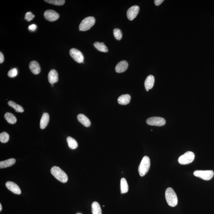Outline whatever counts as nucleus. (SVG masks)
Returning <instances> with one entry per match:
<instances>
[{"instance_id":"obj_18","label":"nucleus","mask_w":214,"mask_h":214,"mask_svg":"<svg viewBox=\"0 0 214 214\" xmlns=\"http://www.w3.org/2000/svg\"><path fill=\"white\" fill-rule=\"evenodd\" d=\"M131 97L129 94L122 95L118 98L117 101L119 104L122 105H127L130 101Z\"/></svg>"},{"instance_id":"obj_30","label":"nucleus","mask_w":214,"mask_h":214,"mask_svg":"<svg viewBox=\"0 0 214 214\" xmlns=\"http://www.w3.org/2000/svg\"><path fill=\"white\" fill-rule=\"evenodd\" d=\"M35 15L31 12H29L25 14V19L29 21L32 20L34 18Z\"/></svg>"},{"instance_id":"obj_24","label":"nucleus","mask_w":214,"mask_h":214,"mask_svg":"<svg viewBox=\"0 0 214 214\" xmlns=\"http://www.w3.org/2000/svg\"><path fill=\"white\" fill-rule=\"evenodd\" d=\"M68 146L72 149H75L78 147V144L77 141L73 138L68 136L67 138Z\"/></svg>"},{"instance_id":"obj_14","label":"nucleus","mask_w":214,"mask_h":214,"mask_svg":"<svg viewBox=\"0 0 214 214\" xmlns=\"http://www.w3.org/2000/svg\"><path fill=\"white\" fill-rule=\"evenodd\" d=\"M29 69L33 74L38 75L41 72V68L39 64L35 61H31L29 65Z\"/></svg>"},{"instance_id":"obj_16","label":"nucleus","mask_w":214,"mask_h":214,"mask_svg":"<svg viewBox=\"0 0 214 214\" xmlns=\"http://www.w3.org/2000/svg\"><path fill=\"white\" fill-rule=\"evenodd\" d=\"M155 83V78L152 75H149L147 77L144 83L146 89H151L153 87Z\"/></svg>"},{"instance_id":"obj_34","label":"nucleus","mask_w":214,"mask_h":214,"mask_svg":"<svg viewBox=\"0 0 214 214\" xmlns=\"http://www.w3.org/2000/svg\"><path fill=\"white\" fill-rule=\"evenodd\" d=\"M2 205H1V203L0 204V211H2Z\"/></svg>"},{"instance_id":"obj_12","label":"nucleus","mask_w":214,"mask_h":214,"mask_svg":"<svg viewBox=\"0 0 214 214\" xmlns=\"http://www.w3.org/2000/svg\"><path fill=\"white\" fill-rule=\"evenodd\" d=\"M48 79L50 84H54L58 81V75L57 71L52 69L48 75Z\"/></svg>"},{"instance_id":"obj_37","label":"nucleus","mask_w":214,"mask_h":214,"mask_svg":"<svg viewBox=\"0 0 214 214\" xmlns=\"http://www.w3.org/2000/svg\"></svg>"},{"instance_id":"obj_6","label":"nucleus","mask_w":214,"mask_h":214,"mask_svg":"<svg viewBox=\"0 0 214 214\" xmlns=\"http://www.w3.org/2000/svg\"><path fill=\"white\" fill-rule=\"evenodd\" d=\"M195 176L205 180H209L214 176V172L212 170L195 171L194 172Z\"/></svg>"},{"instance_id":"obj_33","label":"nucleus","mask_w":214,"mask_h":214,"mask_svg":"<svg viewBox=\"0 0 214 214\" xmlns=\"http://www.w3.org/2000/svg\"><path fill=\"white\" fill-rule=\"evenodd\" d=\"M4 57L3 54L1 52L0 53V63L2 64L4 62Z\"/></svg>"},{"instance_id":"obj_17","label":"nucleus","mask_w":214,"mask_h":214,"mask_svg":"<svg viewBox=\"0 0 214 214\" xmlns=\"http://www.w3.org/2000/svg\"><path fill=\"white\" fill-rule=\"evenodd\" d=\"M77 119L83 125L86 127H89L91 125L90 121L89 118L83 114H79L77 116Z\"/></svg>"},{"instance_id":"obj_28","label":"nucleus","mask_w":214,"mask_h":214,"mask_svg":"<svg viewBox=\"0 0 214 214\" xmlns=\"http://www.w3.org/2000/svg\"><path fill=\"white\" fill-rule=\"evenodd\" d=\"M113 35L115 38L117 40H120L122 37V34L120 29L116 28L113 30Z\"/></svg>"},{"instance_id":"obj_15","label":"nucleus","mask_w":214,"mask_h":214,"mask_svg":"<svg viewBox=\"0 0 214 214\" xmlns=\"http://www.w3.org/2000/svg\"><path fill=\"white\" fill-rule=\"evenodd\" d=\"M50 117L47 113H45L43 114L40 121V128L41 129H45L49 124Z\"/></svg>"},{"instance_id":"obj_26","label":"nucleus","mask_w":214,"mask_h":214,"mask_svg":"<svg viewBox=\"0 0 214 214\" xmlns=\"http://www.w3.org/2000/svg\"><path fill=\"white\" fill-rule=\"evenodd\" d=\"M45 2L57 6H62L65 2L64 0H45Z\"/></svg>"},{"instance_id":"obj_21","label":"nucleus","mask_w":214,"mask_h":214,"mask_svg":"<svg viewBox=\"0 0 214 214\" xmlns=\"http://www.w3.org/2000/svg\"><path fill=\"white\" fill-rule=\"evenodd\" d=\"M5 118L9 124H14L17 122V118L12 113L7 112V113H5Z\"/></svg>"},{"instance_id":"obj_9","label":"nucleus","mask_w":214,"mask_h":214,"mask_svg":"<svg viewBox=\"0 0 214 214\" xmlns=\"http://www.w3.org/2000/svg\"><path fill=\"white\" fill-rule=\"evenodd\" d=\"M44 16L46 20L50 21H55L60 17L58 13L52 10L45 11L44 13Z\"/></svg>"},{"instance_id":"obj_3","label":"nucleus","mask_w":214,"mask_h":214,"mask_svg":"<svg viewBox=\"0 0 214 214\" xmlns=\"http://www.w3.org/2000/svg\"><path fill=\"white\" fill-rule=\"evenodd\" d=\"M150 166V160L149 157L145 156L143 157L138 167L139 174L141 176H145L149 170Z\"/></svg>"},{"instance_id":"obj_22","label":"nucleus","mask_w":214,"mask_h":214,"mask_svg":"<svg viewBox=\"0 0 214 214\" xmlns=\"http://www.w3.org/2000/svg\"><path fill=\"white\" fill-rule=\"evenodd\" d=\"M8 104L9 106L12 107V108H13L14 109H15L16 112L22 113V112H23L24 111V108H22V106L16 103L14 101H9V102H8Z\"/></svg>"},{"instance_id":"obj_13","label":"nucleus","mask_w":214,"mask_h":214,"mask_svg":"<svg viewBox=\"0 0 214 214\" xmlns=\"http://www.w3.org/2000/svg\"><path fill=\"white\" fill-rule=\"evenodd\" d=\"M128 64V62L125 61H120L117 64L116 67V71L117 73H121L125 72L127 69Z\"/></svg>"},{"instance_id":"obj_11","label":"nucleus","mask_w":214,"mask_h":214,"mask_svg":"<svg viewBox=\"0 0 214 214\" xmlns=\"http://www.w3.org/2000/svg\"><path fill=\"white\" fill-rule=\"evenodd\" d=\"M6 188L12 192L17 194H20V189L17 184L13 182L9 181L6 183Z\"/></svg>"},{"instance_id":"obj_1","label":"nucleus","mask_w":214,"mask_h":214,"mask_svg":"<svg viewBox=\"0 0 214 214\" xmlns=\"http://www.w3.org/2000/svg\"><path fill=\"white\" fill-rule=\"evenodd\" d=\"M165 196L166 200L170 206L174 207L178 204L177 195L172 189L171 188H167L165 191Z\"/></svg>"},{"instance_id":"obj_31","label":"nucleus","mask_w":214,"mask_h":214,"mask_svg":"<svg viewBox=\"0 0 214 214\" xmlns=\"http://www.w3.org/2000/svg\"><path fill=\"white\" fill-rule=\"evenodd\" d=\"M37 25L35 24H33L29 25V30L31 31H35L36 29H37Z\"/></svg>"},{"instance_id":"obj_27","label":"nucleus","mask_w":214,"mask_h":214,"mask_svg":"<svg viewBox=\"0 0 214 214\" xmlns=\"http://www.w3.org/2000/svg\"><path fill=\"white\" fill-rule=\"evenodd\" d=\"M9 135L6 132H3L0 134V141L2 143L8 142L9 140Z\"/></svg>"},{"instance_id":"obj_36","label":"nucleus","mask_w":214,"mask_h":214,"mask_svg":"<svg viewBox=\"0 0 214 214\" xmlns=\"http://www.w3.org/2000/svg\"><path fill=\"white\" fill-rule=\"evenodd\" d=\"M51 86L52 87H53V86H54L53 84H51Z\"/></svg>"},{"instance_id":"obj_10","label":"nucleus","mask_w":214,"mask_h":214,"mask_svg":"<svg viewBox=\"0 0 214 214\" xmlns=\"http://www.w3.org/2000/svg\"><path fill=\"white\" fill-rule=\"evenodd\" d=\"M139 11V7L137 5H134L128 9L127 11V17L128 19L131 21L136 18Z\"/></svg>"},{"instance_id":"obj_29","label":"nucleus","mask_w":214,"mask_h":214,"mask_svg":"<svg viewBox=\"0 0 214 214\" xmlns=\"http://www.w3.org/2000/svg\"><path fill=\"white\" fill-rule=\"evenodd\" d=\"M17 74H18V70L16 68H13L11 69L8 73V76L11 78L16 77Z\"/></svg>"},{"instance_id":"obj_2","label":"nucleus","mask_w":214,"mask_h":214,"mask_svg":"<svg viewBox=\"0 0 214 214\" xmlns=\"http://www.w3.org/2000/svg\"><path fill=\"white\" fill-rule=\"evenodd\" d=\"M51 173L56 179L62 183L68 181V176L66 174L61 168L57 166H54L50 170Z\"/></svg>"},{"instance_id":"obj_8","label":"nucleus","mask_w":214,"mask_h":214,"mask_svg":"<svg viewBox=\"0 0 214 214\" xmlns=\"http://www.w3.org/2000/svg\"><path fill=\"white\" fill-rule=\"evenodd\" d=\"M69 54L73 59L79 63H84V56L80 51L76 49H72L69 50Z\"/></svg>"},{"instance_id":"obj_32","label":"nucleus","mask_w":214,"mask_h":214,"mask_svg":"<svg viewBox=\"0 0 214 214\" xmlns=\"http://www.w3.org/2000/svg\"><path fill=\"white\" fill-rule=\"evenodd\" d=\"M164 1V0H155V1H154V3L156 6H159V5L162 3Z\"/></svg>"},{"instance_id":"obj_7","label":"nucleus","mask_w":214,"mask_h":214,"mask_svg":"<svg viewBox=\"0 0 214 214\" xmlns=\"http://www.w3.org/2000/svg\"><path fill=\"white\" fill-rule=\"evenodd\" d=\"M148 125L156 126L161 127L165 125L166 121L162 117H153L149 118L146 120Z\"/></svg>"},{"instance_id":"obj_19","label":"nucleus","mask_w":214,"mask_h":214,"mask_svg":"<svg viewBox=\"0 0 214 214\" xmlns=\"http://www.w3.org/2000/svg\"><path fill=\"white\" fill-rule=\"evenodd\" d=\"M16 160L14 158H11L4 161L0 162V168H3L11 166L15 164Z\"/></svg>"},{"instance_id":"obj_5","label":"nucleus","mask_w":214,"mask_h":214,"mask_svg":"<svg viewBox=\"0 0 214 214\" xmlns=\"http://www.w3.org/2000/svg\"><path fill=\"white\" fill-rule=\"evenodd\" d=\"M194 154L192 152L188 151L186 152L179 157L178 161L181 164H190L194 160Z\"/></svg>"},{"instance_id":"obj_20","label":"nucleus","mask_w":214,"mask_h":214,"mask_svg":"<svg viewBox=\"0 0 214 214\" xmlns=\"http://www.w3.org/2000/svg\"><path fill=\"white\" fill-rule=\"evenodd\" d=\"M94 46L100 52L107 53L108 51V48L105 46L104 43L96 42L94 43Z\"/></svg>"},{"instance_id":"obj_35","label":"nucleus","mask_w":214,"mask_h":214,"mask_svg":"<svg viewBox=\"0 0 214 214\" xmlns=\"http://www.w3.org/2000/svg\"><path fill=\"white\" fill-rule=\"evenodd\" d=\"M146 90L147 91H149V90H148V89H146Z\"/></svg>"},{"instance_id":"obj_23","label":"nucleus","mask_w":214,"mask_h":214,"mask_svg":"<svg viewBox=\"0 0 214 214\" xmlns=\"http://www.w3.org/2000/svg\"><path fill=\"white\" fill-rule=\"evenodd\" d=\"M93 214H101V210L99 204L97 202H94L92 204Z\"/></svg>"},{"instance_id":"obj_4","label":"nucleus","mask_w":214,"mask_h":214,"mask_svg":"<svg viewBox=\"0 0 214 214\" xmlns=\"http://www.w3.org/2000/svg\"><path fill=\"white\" fill-rule=\"evenodd\" d=\"M95 23V19L94 17H87L81 21L79 26V29L81 31H87L90 29L94 25Z\"/></svg>"},{"instance_id":"obj_25","label":"nucleus","mask_w":214,"mask_h":214,"mask_svg":"<svg viewBox=\"0 0 214 214\" xmlns=\"http://www.w3.org/2000/svg\"><path fill=\"white\" fill-rule=\"evenodd\" d=\"M128 186L127 180L125 178H122L121 180V191L122 194H125L128 192Z\"/></svg>"}]
</instances>
